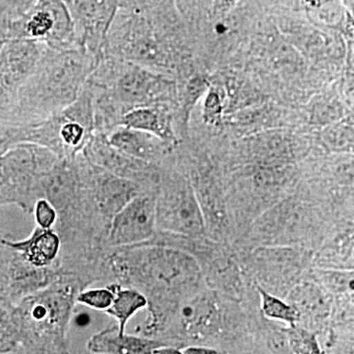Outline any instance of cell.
Segmentation results:
<instances>
[{
    "mask_svg": "<svg viewBox=\"0 0 354 354\" xmlns=\"http://www.w3.org/2000/svg\"><path fill=\"white\" fill-rule=\"evenodd\" d=\"M97 62L81 48H46L12 108L0 116L30 122L59 113L78 99Z\"/></svg>",
    "mask_w": 354,
    "mask_h": 354,
    "instance_id": "cell-2",
    "label": "cell"
},
{
    "mask_svg": "<svg viewBox=\"0 0 354 354\" xmlns=\"http://www.w3.org/2000/svg\"><path fill=\"white\" fill-rule=\"evenodd\" d=\"M156 227V192L144 191L113 216L109 241L116 247L141 244L152 239Z\"/></svg>",
    "mask_w": 354,
    "mask_h": 354,
    "instance_id": "cell-10",
    "label": "cell"
},
{
    "mask_svg": "<svg viewBox=\"0 0 354 354\" xmlns=\"http://www.w3.org/2000/svg\"><path fill=\"white\" fill-rule=\"evenodd\" d=\"M1 243L14 252L19 253L28 263L37 268L50 265L57 258L60 249L59 237L51 228L37 227L24 241L13 242L2 239Z\"/></svg>",
    "mask_w": 354,
    "mask_h": 354,
    "instance_id": "cell-16",
    "label": "cell"
},
{
    "mask_svg": "<svg viewBox=\"0 0 354 354\" xmlns=\"http://www.w3.org/2000/svg\"><path fill=\"white\" fill-rule=\"evenodd\" d=\"M211 87V86H209ZM225 97L221 94V91L215 87L209 88L206 100H205L203 118L209 124L220 125L223 121L225 111Z\"/></svg>",
    "mask_w": 354,
    "mask_h": 354,
    "instance_id": "cell-21",
    "label": "cell"
},
{
    "mask_svg": "<svg viewBox=\"0 0 354 354\" xmlns=\"http://www.w3.org/2000/svg\"><path fill=\"white\" fill-rule=\"evenodd\" d=\"M120 0H70L76 44L95 59L104 57L109 27Z\"/></svg>",
    "mask_w": 354,
    "mask_h": 354,
    "instance_id": "cell-9",
    "label": "cell"
},
{
    "mask_svg": "<svg viewBox=\"0 0 354 354\" xmlns=\"http://www.w3.org/2000/svg\"><path fill=\"white\" fill-rule=\"evenodd\" d=\"M39 41L53 50L78 48L75 26L64 2L37 3L25 17L11 26L9 39Z\"/></svg>",
    "mask_w": 354,
    "mask_h": 354,
    "instance_id": "cell-7",
    "label": "cell"
},
{
    "mask_svg": "<svg viewBox=\"0 0 354 354\" xmlns=\"http://www.w3.org/2000/svg\"><path fill=\"white\" fill-rule=\"evenodd\" d=\"M218 315V305L214 297L197 291L179 304L169 326L174 321L177 329L183 334L199 337L208 334L216 327Z\"/></svg>",
    "mask_w": 354,
    "mask_h": 354,
    "instance_id": "cell-12",
    "label": "cell"
},
{
    "mask_svg": "<svg viewBox=\"0 0 354 354\" xmlns=\"http://www.w3.org/2000/svg\"><path fill=\"white\" fill-rule=\"evenodd\" d=\"M111 286L114 298L113 304L106 312L115 319L120 334H124L127 333L128 322L135 314L148 306V299L143 292L136 288H122L116 285Z\"/></svg>",
    "mask_w": 354,
    "mask_h": 354,
    "instance_id": "cell-17",
    "label": "cell"
},
{
    "mask_svg": "<svg viewBox=\"0 0 354 354\" xmlns=\"http://www.w3.org/2000/svg\"><path fill=\"white\" fill-rule=\"evenodd\" d=\"M48 46L32 39H8L0 50V113L12 108Z\"/></svg>",
    "mask_w": 354,
    "mask_h": 354,
    "instance_id": "cell-8",
    "label": "cell"
},
{
    "mask_svg": "<svg viewBox=\"0 0 354 354\" xmlns=\"http://www.w3.org/2000/svg\"><path fill=\"white\" fill-rule=\"evenodd\" d=\"M113 290L109 286V288H90V290H84L79 293L76 299L78 304L88 308L106 311L113 304Z\"/></svg>",
    "mask_w": 354,
    "mask_h": 354,
    "instance_id": "cell-20",
    "label": "cell"
},
{
    "mask_svg": "<svg viewBox=\"0 0 354 354\" xmlns=\"http://www.w3.org/2000/svg\"><path fill=\"white\" fill-rule=\"evenodd\" d=\"M183 354H225L218 349L208 346H191L183 349Z\"/></svg>",
    "mask_w": 354,
    "mask_h": 354,
    "instance_id": "cell-23",
    "label": "cell"
},
{
    "mask_svg": "<svg viewBox=\"0 0 354 354\" xmlns=\"http://www.w3.org/2000/svg\"><path fill=\"white\" fill-rule=\"evenodd\" d=\"M4 354H35L31 353V351H27V349L25 348H20L18 349V351H12V353H4Z\"/></svg>",
    "mask_w": 354,
    "mask_h": 354,
    "instance_id": "cell-27",
    "label": "cell"
},
{
    "mask_svg": "<svg viewBox=\"0 0 354 354\" xmlns=\"http://www.w3.org/2000/svg\"><path fill=\"white\" fill-rule=\"evenodd\" d=\"M106 137L121 153L151 165L162 160L172 148L150 133L124 127H118Z\"/></svg>",
    "mask_w": 354,
    "mask_h": 354,
    "instance_id": "cell-14",
    "label": "cell"
},
{
    "mask_svg": "<svg viewBox=\"0 0 354 354\" xmlns=\"http://www.w3.org/2000/svg\"><path fill=\"white\" fill-rule=\"evenodd\" d=\"M153 354H183L181 349L176 348V346H169V344H165V346H160L153 351Z\"/></svg>",
    "mask_w": 354,
    "mask_h": 354,
    "instance_id": "cell-25",
    "label": "cell"
},
{
    "mask_svg": "<svg viewBox=\"0 0 354 354\" xmlns=\"http://www.w3.org/2000/svg\"><path fill=\"white\" fill-rule=\"evenodd\" d=\"M258 291L261 298V308L266 317L288 324L290 327L297 325L300 321V314L292 304H288L263 288H258Z\"/></svg>",
    "mask_w": 354,
    "mask_h": 354,
    "instance_id": "cell-18",
    "label": "cell"
},
{
    "mask_svg": "<svg viewBox=\"0 0 354 354\" xmlns=\"http://www.w3.org/2000/svg\"><path fill=\"white\" fill-rule=\"evenodd\" d=\"M46 2H64L68 6L70 0H38V3H46Z\"/></svg>",
    "mask_w": 354,
    "mask_h": 354,
    "instance_id": "cell-28",
    "label": "cell"
},
{
    "mask_svg": "<svg viewBox=\"0 0 354 354\" xmlns=\"http://www.w3.org/2000/svg\"><path fill=\"white\" fill-rule=\"evenodd\" d=\"M86 86L92 95L95 131L109 136L134 109L171 104L177 109L176 79L109 55L97 60Z\"/></svg>",
    "mask_w": 354,
    "mask_h": 354,
    "instance_id": "cell-1",
    "label": "cell"
},
{
    "mask_svg": "<svg viewBox=\"0 0 354 354\" xmlns=\"http://www.w3.org/2000/svg\"><path fill=\"white\" fill-rule=\"evenodd\" d=\"M157 227L183 236L204 234L201 206L189 181L178 174H160L156 191Z\"/></svg>",
    "mask_w": 354,
    "mask_h": 354,
    "instance_id": "cell-6",
    "label": "cell"
},
{
    "mask_svg": "<svg viewBox=\"0 0 354 354\" xmlns=\"http://www.w3.org/2000/svg\"><path fill=\"white\" fill-rule=\"evenodd\" d=\"M288 339L295 354H325L315 334L297 325L288 328Z\"/></svg>",
    "mask_w": 354,
    "mask_h": 354,
    "instance_id": "cell-19",
    "label": "cell"
},
{
    "mask_svg": "<svg viewBox=\"0 0 354 354\" xmlns=\"http://www.w3.org/2000/svg\"><path fill=\"white\" fill-rule=\"evenodd\" d=\"M35 218L39 227L50 230L57 221V209L46 198H39L35 203Z\"/></svg>",
    "mask_w": 354,
    "mask_h": 354,
    "instance_id": "cell-22",
    "label": "cell"
},
{
    "mask_svg": "<svg viewBox=\"0 0 354 354\" xmlns=\"http://www.w3.org/2000/svg\"><path fill=\"white\" fill-rule=\"evenodd\" d=\"M239 0H215V8L218 12H227L236 4Z\"/></svg>",
    "mask_w": 354,
    "mask_h": 354,
    "instance_id": "cell-24",
    "label": "cell"
},
{
    "mask_svg": "<svg viewBox=\"0 0 354 354\" xmlns=\"http://www.w3.org/2000/svg\"><path fill=\"white\" fill-rule=\"evenodd\" d=\"M344 6L348 7L351 13H353V0H342Z\"/></svg>",
    "mask_w": 354,
    "mask_h": 354,
    "instance_id": "cell-26",
    "label": "cell"
},
{
    "mask_svg": "<svg viewBox=\"0 0 354 354\" xmlns=\"http://www.w3.org/2000/svg\"><path fill=\"white\" fill-rule=\"evenodd\" d=\"M82 155L91 164L141 185L160 179V174L155 171L153 165L121 153L109 143L108 137L102 133H93Z\"/></svg>",
    "mask_w": 354,
    "mask_h": 354,
    "instance_id": "cell-11",
    "label": "cell"
},
{
    "mask_svg": "<svg viewBox=\"0 0 354 354\" xmlns=\"http://www.w3.org/2000/svg\"><path fill=\"white\" fill-rule=\"evenodd\" d=\"M94 132L92 95L85 85L71 106L46 120L19 122L0 116V155L19 144H32L60 160H71L82 153Z\"/></svg>",
    "mask_w": 354,
    "mask_h": 354,
    "instance_id": "cell-4",
    "label": "cell"
},
{
    "mask_svg": "<svg viewBox=\"0 0 354 354\" xmlns=\"http://www.w3.org/2000/svg\"><path fill=\"white\" fill-rule=\"evenodd\" d=\"M120 127L150 133L172 147L178 143L176 109L171 104H153L128 111Z\"/></svg>",
    "mask_w": 354,
    "mask_h": 354,
    "instance_id": "cell-13",
    "label": "cell"
},
{
    "mask_svg": "<svg viewBox=\"0 0 354 354\" xmlns=\"http://www.w3.org/2000/svg\"><path fill=\"white\" fill-rule=\"evenodd\" d=\"M60 158L55 153L32 144H19L0 155V205L32 206L41 196L39 180Z\"/></svg>",
    "mask_w": 354,
    "mask_h": 354,
    "instance_id": "cell-5",
    "label": "cell"
},
{
    "mask_svg": "<svg viewBox=\"0 0 354 354\" xmlns=\"http://www.w3.org/2000/svg\"><path fill=\"white\" fill-rule=\"evenodd\" d=\"M165 344H169L145 335L120 334L118 326H113L92 335L87 348L93 354H153Z\"/></svg>",
    "mask_w": 354,
    "mask_h": 354,
    "instance_id": "cell-15",
    "label": "cell"
},
{
    "mask_svg": "<svg viewBox=\"0 0 354 354\" xmlns=\"http://www.w3.org/2000/svg\"><path fill=\"white\" fill-rule=\"evenodd\" d=\"M130 277L143 288L150 306L146 337H153L169 328L177 307L197 292L201 272L190 255L171 247L152 246L133 251Z\"/></svg>",
    "mask_w": 354,
    "mask_h": 354,
    "instance_id": "cell-3",
    "label": "cell"
}]
</instances>
